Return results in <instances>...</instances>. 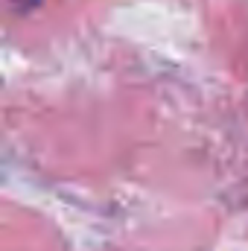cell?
Masks as SVG:
<instances>
[{"instance_id": "6da1fadb", "label": "cell", "mask_w": 248, "mask_h": 251, "mask_svg": "<svg viewBox=\"0 0 248 251\" xmlns=\"http://www.w3.org/2000/svg\"><path fill=\"white\" fill-rule=\"evenodd\" d=\"M15 3H21V6H35L38 0H15Z\"/></svg>"}]
</instances>
